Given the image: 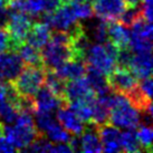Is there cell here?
I'll list each match as a JSON object with an SVG mask.
<instances>
[{
	"mask_svg": "<svg viewBox=\"0 0 153 153\" xmlns=\"http://www.w3.org/2000/svg\"><path fill=\"white\" fill-rule=\"evenodd\" d=\"M139 89L145 97L152 100V78L146 77L144 79H141V83H139Z\"/></svg>",
	"mask_w": 153,
	"mask_h": 153,
	"instance_id": "obj_31",
	"label": "cell"
},
{
	"mask_svg": "<svg viewBox=\"0 0 153 153\" xmlns=\"http://www.w3.org/2000/svg\"><path fill=\"white\" fill-rule=\"evenodd\" d=\"M43 13H54L62 6L60 0H42Z\"/></svg>",
	"mask_w": 153,
	"mask_h": 153,
	"instance_id": "obj_33",
	"label": "cell"
},
{
	"mask_svg": "<svg viewBox=\"0 0 153 153\" xmlns=\"http://www.w3.org/2000/svg\"><path fill=\"white\" fill-rule=\"evenodd\" d=\"M86 63L100 69L105 75L110 74L116 66L115 60L107 55L103 44H96L89 47L86 54Z\"/></svg>",
	"mask_w": 153,
	"mask_h": 153,
	"instance_id": "obj_6",
	"label": "cell"
},
{
	"mask_svg": "<svg viewBox=\"0 0 153 153\" xmlns=\"http://www.w3.org/2000/svg\"><path fill=\"white\" fill-rule=\"evenodd\" d=\"M54 72L65 81H73V79L81 78L85 76L86 60L71 59L58 68H56Z\"/></svg>",
	"mask_w": 153,
	"mask_h": 153,
	"instance_id": "obj_17",
	"label": "cell"
},
{
	"mask_svg": "<svg viewBox=\"0 0 153 153\" xmlns=\"http://www.w3.org/2000/svg\"><path fill=\"white\" fill-rule=\"evenodd\" d=\"M140 111L130 102L128 96L115 93L108 122L119 128H136L140 125Z\"/></svg>",
	"mask_w": 153,
	"mask_h": 153,
	"instance_id": "obj_1",
	"label": "cell"
},
{
	"mask_svg": "<svg viewBox=\"0 0 153 153\" xmlns=\"http://www.w3.org/2000/svg\"><path fill=\"white\" fill-rule=\"evenodd\" d=\"M57 120L62 126L67 130L73 135H79L84 130V124L76 113L69 108V106L59 107L57 111Z\"/></svg>",
	"mask_w": 153,
	"mask_h": 153,
	"instance_id": "obj_15",
	"label": "cell"
},
{
	"mask_svg": "<svg viewBox=\"0 0 153 153\" xmlns=\"http://www.w3.org/2000/svg\"><path fill=\"white\" fill-rule=\"evenodd\" d=\"M65 94L68 104L77 100H91L96 97V94L89 86L85 76L66 82Z\"/></svg>",
	"mask_w": 153,
	"mask_h": 153,
	"instance_id": "obj_12",
	"label": "cell"
},
{
	"mask_svg": "<svg viewBox=\"0 0 153 153\" xmlns=\"http://www.w3.org/2000/svg\"><path fill=\"white\" fill-rule=\"evenodd\" d=\"M33 22L28 13L9 9V20L4 28L10 40V51H17L19 46L25 43Z\"/></svg>",
	"mask_w": 153,
	"mask_h": 153,
	"instance_id": "obj_3",
	"label": "cell"
},
{
	"mask_svg": "<svg viewBox=\"0 0 153 153\" xmlns=\"http://www.w3.org/2000/svg\"><path fill=\"white\" fill-rule=\"evenodd\" d=\"M16 151H17L16 148L4 135L0 137V152L11 153V152H16Z\"/></svg>",
	"mask_w": 153,
	"mask_h": 153,
	"instance_id": "obj_35",
	"label": "cell"
},
{
	"mask_svg": "<svg viewBox=\"0 0 153 153\" xmlns=\"http://www.w3.org/2000/svg\"><path fill=\"white\" fill-rule=\"evenodd\" d=\"M132 51L128 47H123V48H119V53H117V57H116V66L117 67L128 68L130 60L132 58Z\"/></svg>",
	"mask_w": 153,
	"mask_h": 153,
	"instance_id": "obj_30",
	"label": "cell"
},
{
	"mask_svg": "<svg viewBox=\"0 0 153 153\" xmlns=\"http://www.w3.org/2000/svg\"><path fill=\"white\" fill-rule=\"evenodd\" d=\"M4 135V123L0 121V137Z\"/></svg>",
	"mask_w": 153,
	"mask_h": 153,
	"instance_id": "obj_39",
	"label": "cell"
},
{
	"mask_svg": "<svg viewBox=\"0 0 153 153\" xmlns=\"http://www.w3.org/2000/svg\"><path fill=\"white\" fill-rule=\"evenodd\" d=\"M139 130L136 131L137 139L144 152H152V128L150 125H139Z\"/></svg>",
	"mask_w": 153,
	"mask_h": 153,
	"instance_id": "obj_25",
	"label": "cell"
},
{
	"mask_svg": "<svg viewBox=\"0 0 153 153\" xmlns=\"http://www.w3.org/2000/svg\"><path fill=\"white\" fill-rule=\"evenodd\" d=\"M71 7L73 13L76 16L77 19H87L94 16L93 4L89 1H82V2H72Z\"/></svg>",
	"mask_w": 153,
	"mask_h": 153,
	"instance_id": "obj_28",
	"label": "cell"
},
{
	"mask_svg": "<svg viewBox=\"0 0 153 153\" xmlns=\"http://www.w3.org/2000/svg\"><path fill=\"white\" fill-rule=\"evenodd\" d=\"M9 20V9L7 7L0 8V28H4Z\"/></svg>",
	"mask_w": 153,
	"mask_h": 153,
	"instance_id": "obj_36",
	"label": "cell"
},
{
	"mask_svg": "<svg viewBox=\"0 0 153 153\" xmlns=\"http://www.w3.org/2000/svg\"><path fill=\"white\" fill-rule=\"evenodd\" d=\"M51 28L43 22H33L26 37V42L31 46L42 49L51 39Z\"/></svg>",
	"mask_w": 153,
	"mask_h": 153,
	"instance_id": "obj_16",
	"label": "cell"
},
{
	"mask_svg": "<svg viewBox=\"0 0 153 153\" xmlns=\"http://www.w3.org/2000/svg\"><path fill=\"white\" fill-rule=\"evenodd\" d=\"M128 69L137 79H144L152 75V55L151 53H142L132 56Z\"/></svg>",
	"mask_w": 153,
	"mask_h": 153,
	"instance_id": "obj_14",
	"label": "cell"
},
{
	"mask_svg": "<svg viewBox=\"0 0 153 153\" xmlns=\"http://www.w3.org/2000/svg\"><path fill=\"white\" fill-rule=\"evenodd\" d=\"M19 112L15 107L13 103L8 102V101H4L0 102V117H1V122H4L6 124L15 123V121L17 119Z\"/></svg>",
	"mask_w": 153,
	"mask_h": 153,
	"instance_id": "obj_26",
	"label": "cell"
},
{
	"mask_svg": "<svg viewBox=\"0 0 153 153\" xmlns=\"http://www.w3.org/2000/svg\"><path fill=\"white\" fill-rule=\"evenodd\" d=\"M17 53L19 57L22 58L25 65H30V66H36V67H44L43 57L40 49L36 47L31 46L27 42L20 45L17 49Z\"/></svg>",
	"mask_w": 153,
	"mask_h": 153,
	"instance_id": "obj_20",
	"label": "cell"
},
{
	"mask_svg": "<svg viewBox=\"0 0 153 153\" xmlns=\"http://www.w3.org/2000/svg\"><path fill=\"white\" fill-rule=\"evenodd\" d=\"M68 145L71 146L72 152H81L82 151V141L79 135H72L68 141Z\"/></svg>",
	"mask_w": 153,
	"mask_h": 153,
	"instance_id": "obj_34",
	"label": "cell"
},
{
	"mask_svg": "<svg viewBox=\"0 0 153 153\" xmlns=\"http://www.w3.org/2000/svg\"><path fill=\"white\" fill-rule=\"evenodd\" d=\"M79 136H81L83 152L94 153L103 151L102 142H101L97 132V125L95 123L87 122L86 126H84V130L79 134Z\"/></svg>",
	"mask_w": 153,
	"mask_h": 153,
	"instance_id": "obj_13",
	"label": "cell"
},
{
	"mask_svg": "<svg viewBox=\"0 0 153 153\" xmlns=\"http://www.w3.org/2000/svg\"><path fill=\"white\" fill-rule=\"evenodd\" d=\"M125 8L124 0H95L93 2L94 15L103 20H117Z\"/></svg>",
	"mask_w": 153,
	"mask_h": 153,
	"instance_id": "obj_10",
	"label": "cell"
},
{
	"mask_svg": "<svg viewBox=\"0 0 153 153\" xmlns=\"http://www.w3.org/2000/svg\"><path fill=\"white\" fill-rule=\"evenodd\" d=\"M53 152H57V153H71L72 152V149L71 146L66 143H59V144L53 146Z\"/></svg>",
	"mask_w": 153,
	"mask_h": 153,
	"instance_id": "obj_37",
	"label": "cell"
},
{
	"mask_svg": "<svg viewBox=\"0 0 153 153\" xmlns=\"http://www.w3.org/2000/svg\"><path fill=\"white\" fill-rule=\"evenodd\" d=\"M79 25L76 16L73 13L71 4H62L56 11L51 13V27L55 30L72 33Z\"/></svg>",
	"mask_w": 153,
	"mask_h": 153,
	"instance_id": "obj_7",
	"label": "cell"
},
{
	"mask_svg": "<svg viewBox=\"0 0 153 153\" xmlns=\"http://www.w3.org/2000/svg\"><path fill=\"white\" fill-rule=\"evenodd\" d=\"M10 51V40L6 28H0V54Z\"/></svg>",
	"mask_w": 153,
	"mask_h": 153,
	"instance_id": "obj_32",
	"label": "cell"
},
{
	"mask_svg": "<svg viewBox=\"0 0 153 153\" xmlns=\"http://www.w3.org/2000/svg\"><path fill=\"white\" fill-rule=\"evenodd\" d=\"M35 119H36V128H38L40 133L45 134V132L51 128L53 124L56 123V120L51 114V112H34Z\"/></svg>",
	"mask_w": 153,
	"mask_h": 153,
	"instance_id": "obj_27",
	"label": "cell"
},
{
	"mask_svg": "<svg viewBox=\"0 0 153 153\" xmlns=\"http://www.w3.org/2000/svg\"><path fill=\"white\" fill-rule=\"evenodd\" d=\"M97 132L101 142H102L103 151L107 153L121 152V144H120V136L121 131L119 128L114 126L110 122L97 125Z\"/></svg>",
	"mask_w": 153,
	"mask_h": 153,
	"instance_id": "obj_11",
	"label": "cell"
},
{
	"mask_svg": "<svg viewBox=\"0 0 153 153\" xmlns=\"http://www.w3.org/2000/svg\"><path fill=\"white\" fill-rule=\"evenodd\" d=\"M126 6H137L141 2V0H124Z\"/></svg>",
	"mask_w": 153,
	"mask_h": 153,
	"instance_id": "obj_38",
	"label": "cell"
},
{
	"mask_svg": "<svg viewBox=\"0 0 153 153\" xmlns=\"http://www.w3.org/2000/svg\"><path fill=\"white\" fill-rule=\"evenodd\" d=\"M106 79L111 91L123 94L125 96L139 86V79L132 74L128 68L115 66L114 69L106 75Z\"/></svg>",
	"mask_w": 153,
	"mask_h": 153,
	"instance_id": "obj_5",
	"label": "cell"
},
{
	"mask_svg": "<svg viewBox=\"0 0 153 153\" xmlns=\"http://www.w3.org/2000/svg\"><path fill=\"white\" fill-rule=\"evenodd\" d=\"M85 78L87 79L89 86L92 87L96 95L105 94L111 91L106 79V75L103 72H101L100 69L87 64V63H86Z\"/></svg>",
	"mask_w": 153,
	"mask_h": 153,
	"instance_id": "obj_19",
	"label": "cell"
},
{
	"mask_svg": "<svg viewBox=\"0 0 153 153\" xmlns=\"http://www.w3.org/2000/svg\"><path fill=\"white\" fill-rule=\"evenodd\" d=\"M94 39L97 44H104L107 40V22L101 19V22L94 28Z\"/></svg>",
	"mask_w": 153,
	"mask_h": 153,
	"instance_id": "obj_29",
	"label": "cell"
},
{
	"mask_svg": "<svg viewBox=\"0 0 153 153\" xmlns=\"http://www.w3.org/2000/svg\"><path fill=\"white\" fill-rule=\"evenodd\" d=\"M120 144H121V149L123 152H143V149L140 144V141L137 139L135 128H128V131L123 132V133L121 132Z\"/></svg>",
	"mask_w": 153,
	"mask_h": 153,
	"instance_id": "obj_22",
	"label": "cell"
},
{
	"mask_svg": "<svg viewBox=\"0 0 153 153\" xmlns=\"http://www.w3.org/2000/svg\"><path fill=\"white\" fill-rule=\"evenodd\" d=\"M46 68L24 65L17 77L11 81L17 93L22 96L33 97L40 86L45 84Z\"/></svg>",
	"mask_w": 153,
	"mask_h": 153,
	"instance_id": "obj_2",
	"label": "cell"
},
{
	"mask_svg": "<svg viewBox=\"0 0 153 153\" xmlns=\"http://www.w3.org/2000/svg\"><path fill=\"white\" fill-rule=\"evenodd\" d=\"M107 22V39L119 48L128 46L130 30L117 20H106Z\"/></svg>",
	"mask_w": 153,
	"mask_h": 153,
	"instance_id": "obj_18",
	"label": "cell"
},
{
	"mask_svg": "<svg viewBox=\"0 0 153 153\" xmlns=\"http://www.w3.org/2000/svg\"><path fill=\"white\" fill-rule=\"evenodd\" d=\"M33 97L35 102V112H53L59 107L68 106L67 103L54 95L45 84L39 87Z\"/></svg>",
	"mask_w": 153,
	"mask_h": 153,
	"instance_id": "obj_9",
	"label": "cell"
},
{
	"mask_svg": "<svg viewBox=\"0 0 153 153\" xmlns=\"http://www.w3.org/2000/svg\"><path fill=\"white\" fill-rule=\"evenodd\" d=\"M24 65V62L16 51L0 54V81H13Z\"/></svg>",
	"mask_w": 153,
	"mask_h": 153,
	"instance_id": "obj_8",
	"label": "cell"
},
{
	"mask_svg": "<svg viewBox=\"0 0 153 153\" xmlns=\"http://www.w3.org/2000/svg\"><path fill=\"white\" fill-rule=\"evenodd\" d=\"M40 53L44 67L51 71H55L68 60L76 59L71 44H58L49 40L40 49Z\"/></svg>",
	"mask_w": 153,
	"mask_h": 153,
	"instance_id": "obj_4",
	"label": "cell"
},
{
	"mask_svg": "<svg viewBox=\"0 0 153 153\" xmlns=\"http://www.w3.org/2000/svg\"><path fill=\"white\" fill-rule=\"evenodd\" d=\"M44 135H46L47 139H49L51 141L56 142V143H67L73 134L69 133L67 130H65L64 128H62L59 124L56 122L45 132Z\"/></svg>",
	"mask_w": 153,
	"mask_h": 153,
	"instance_id": "obj_23",
	"label": "cell"
},
{
	"mask_svg": "<svg viewBox=\"0 0 153 153\" xmlns=\"http://www.w3.org/2000/svg\"><path fill=\"white\" fill-rule=\"evenodd\" d=\"M108 117H110V108L105 104L100 102L96 97L92 105V122L96 125H100L108 122Z\"/></svg>",
	"mask_w": 153,
	"mask_h": 153,
	"instance_id": "obj_24",
	"label": "cell"
},
{
	"mask_svg": "<svg viewBox=\"0 0 153 153\" xmlns=\"http://www.w3.org/2000/svg\"><path fill=\"white\" fill-rule=\"evenodd\" d=\"M66 82L59 77L54 71L51 69H46V75H45V85L51 89V92L60 100H63L67 103L66 100V94H65V89H66Z\"/></svg>",
	"mask_w": 153,
	"mask_h": 153,
	"instance_id": "obj_21",
	"label": "cell"
}]
</instances>
